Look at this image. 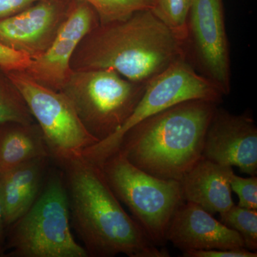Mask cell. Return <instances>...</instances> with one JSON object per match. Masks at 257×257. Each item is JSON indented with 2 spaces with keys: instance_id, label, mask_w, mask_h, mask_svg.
<instances>
[{
  "instance_id": "cell-14",
  "label": "cell",
  "mask_w": 257,
  "mask_h": 257,
  "mask_svg": "<svg viewBox=\"0 0 257 257\" xmlns=\"http://www.w3.org/2000/svg\"><path fill=\"white\" fill-rule=\"evenodd\" d=\"M232 167L202 157L180 181L184 202L193 203L210 214H222L234 205L229 179Z\"/></svg>"
},
{
  "instance_id": "cell-6",
  "label": "cell",
  "mask_w": 257,
  "mask_h": 257,
  "mask_svg": "<svg viewBox=\"0 0 257 257\" xmlns=\"http://www.w3.org/2000/svg\"><path fill=\"white\" fill-rule=\"evenodd\" d=\"M147 85L111 69L72 70L62 92L72 101L87 131L100 142L126 122Z\"/></svg>"
},
{
  "instance_id": "cell-10",
  "label": "cell",
  "mask_w": 257,
  "mask_h": 257,
  "mask_svg": "<svg viewBox=\"0 0 257 257\" xmlns=\"http://www.w3.org/2000/svg\"><path fill=\"white\" fill-rule=\"evenodd\" d=\"M74 0H41L0 19V42L32 60L43 55L68 18Z\"/></svg>"
},
{
  "instance_id": "cell-13",
  "label": "cell",
  "mask_w": 257,
  "mask_h": 257,
  "mask_svg": "<svg viewBox=\"0 0 257 257\" xmlns=\"http://www.w3.org/2000/svg\"><path fill=\"white\" fill-rule=\"evenodd\" d=\"M167 241L182 253L197 250L246 247L239 233L193 203L182 202L169 226Z\"/></svg>"
},
{
  "instance_id": "cell-4",
  "label": "cell",
  "mask_w": 257,
  "mask_h": 257,
  "mask_svg": "<svg viewBox=\"0 0 257 257\" xmlns=\"http://www.w3.org/2000/svg\"><path fill=\"white\" fill-rule=\"evenodd\" d=\"M26 214L10 226L5 249L13 257H89L70 229L63 172L51 170Z\"/></svg>"
},
{
  "instance_id": "cell-18",
  "label": "cell",
  "mask_w": 257,
  "mask_h": 257,
  "mask_svg": "<svg viewBox=\"0 0 257 257\" xmlns=\"http://www.w3.org/2000/svg\"><path fill=\"white\" fill-rule=\"evenodd\" d=\"M95 10L100 24L127 18L135 12L152 10L155 0H80Z\"/></svg>"
},
{
  "instance_id": "cell-15",
  "label": "cell",
  "mask_w": 257,
  "mask_h": 257,
  "mask_svg": "<svg viewBox=\"0 0 257 257\" xmlns=\"http://www.w3.org/2000/svg\"><path fill=\"white\" fill-rule=\"evenodd\" d=\"M50 159H35L0 174V198L6 227L26 214L40 195Z\"/></svg>"
},
{
  "instance_id": "cell-24",
  "label": "cell",
  "mask_w": 257,
  "mask_h": 257,
  "mask_svg": "<svg viewBox=\"0 0 257 257\" xmlns=\"http://www.w3.org/2000/svg\"><path fill=\"white\" fill-rule=\"evenodd\" d=\"M39 1L41 0H0V19L17 14Z\"/></svg>"
},
{
  "instance_id": "cell-25",
  "label": "cell",
  "mask_w": 257,
  "mask_h": 257,
  "mask_svg": "<svg viewBox=\"0 0 257 257\" xmlns=\"http://www.w3.org/2000/svg\"><path fill=\"white\" fill-rule=\"evenodd\" d=\"M5 228H6V225L5 222L4 211H3V204H2L1 198H0V256H5Z\"/></svg>"
},
{
  "instance_id": "cell-8",
  "label": "cell",
  "mask_w": 257,
  "mask_h": 257,
  "mask_svg": "<svg viewBox=\"0 0 257 257\" xmlns=\"http://www.w3.org/2000/svg\"><path fill=\"white\" fill-rule=\"evenodd\" d=\"M224 96L214 83L182 57L147 83L136 109L117 132L89 147L82 156L99 166L117 150L124 134L142 120L186 101L202 99L220 104Z\"/></svg>"
},
{
  "instance_id": "cell-16",
  "label": "cell",
  "mask_w": 257,
  "mask_h": 257,
  "mask_svg": "<svg viewBox=\"0 0 257 257\" xmlns=\"http://www.w3.org/2000/svg\"><path fill=\"white\" fill-rule=\"evenodd\" d=\"M41 157L51 159L47 144L37 124H0V174Z\"/></svg>"
},
{
  "instance_id": "cell-20",
  "label": "cell",
  "mask_w": 257,
  "mask_h": 257,
  "mask_svg": "<svg viewBox=\"0 0 257 257\" xmlns=\"http://www.w3.org/2000/svg\"><path fill=\"white\" fill-rule=\"evenodd\" d=\"M192 0H155L151 10L183 43L187 34V18Z\"/></svg>"
},
{
  "instance_id": "cell-23",
  "label": "cell",
  "mask_w": 257,
  "mask_h": 257,
  "mask_svg": "<svg viewBox=\"0 0 257 257\" xmlns=\"http://www.w3.org/2000/svg\"><path fill=\"white\" fill-rule=\"evenodd\" d=\"M185 257H256V251L246 247L197 250L183 252Z\"/></svg>"
},
{
  "instance_id": "cell-7",
  "label": "cell",
  "mask_w": 257,
  "mask_h": 257,
  "mask_svg": "<svg viewBox=\"0 0 257 257\" xmlns=\"http://www.w3.org/2000/svg\"><path fill=\"white\" fill-rule=\"evenodd\" d=\"M4 72L23 96L41 130L51 159L59 165L82 157L87 149L99 143L82 124L63 92L45 87L25 71Z\"/></svg>"
},
{
  "instance_id": "cell-21",
  "label": "cell",
  "mask_w": 257,
  "mask_h": 257,
  "mask_svg": "<svg viewBox=\"0 0 257 257\" xmlns=\"http://www.w3.org/2000/svg\"><path fill=\"white\" fill-rule=\"evenodd\" d=\"M231 191L239 197L238 206L257 210V177H241L233 172L229 179Z\"/></svg>"
},
{
  "instance_id": "cell-11",
  "label": "cell",
  "mask_w": 257,
  "mask_h": 257,
  "mask_svg": "<svg viewBox=\"0 0 257 257\" xmlns=\"http://www.w3.org/2000/svg\"><path fill=\"white\" fill-rule=\"evenodd\" d=\"M100 24L99 17L85 2L74 0L68 18L48 50L31 63L25 72L37 82L62 91L72 73L71 60L79 43Z\"/></svg>"
},
{
  "instance_id": "cell-12",
  "label": "cell",
  "mask_w": 257,
  "mask_h": 257,
  "mask_svg": "<svg viewBox=\"0 0 257 257\" xmlns=\"http://www.w3.org/2000/svg\"><path fill=\"white\" fill-rule=\"evenodd\" d=\"M202 157L219 165L257 175V126L248 115L216 107L204 138Z\"/></svg>"
},
{
  "instance_id": "cell-9",
  "label": "cell",
  "mask_w": 257,
  "mask_h": 257,
  "mask_svg": "<svg viewBox=\"0 0 257 257\" xmlns=\"http://www.w3.org/2000/svg\"><path fill=\"white\" fill-rule=\"evenodd\" d=\"M184 58L224 96L231 92V61L223 0H192L183 41Z\"/></svg>"
},
{
  "instance_id": "cell-2",
  "label": "cell",
  "mask_w": 257,
  "mask_h": 257,
  "mask_svg": "<svg viewBox=\"0 0 257 257\" xmlns=\"http://www.w3.org/2000/svg\"><path fill=\"white\" fill-rule=\"evenodd\" d=\"M184 57L182 40L151 10L99 24L79 43L72 70L109 69L128 80L148 83Z\"/></svg>"
},
{
  "instance_id": "cell-5",
  "label": "cell",
  "mask_w": 257,
  "mask_h": 257,
  "mask_svg": "<svg viewBox=\"0 0 257 257\" xmlns=\"http://www.w3.org/2000/svg\"><path fill=\"white\" fill-rule=\"evenodd\" d=\"M99 167L116 197L128 208L152 242L165 244L171 220L184 202L180 182L147 173L119 150Z\"/></svg>"
},
{
  "instance_id": "cell-1",
  "label": "cell",
  "mask_w": 257,
  "mask_h": 257,
  "mask_svg": "<svg viewBox=\"0 0 257 257\" xmlns=\"http://www.w3.org/2000/svg\"><path fill=\"white\" fill-rule=\"evenodd\" d=\"M60 166L70 220L88 256H170L123 209L99 166L83 156Z\"/></svg>"
},
{
  "instance_id": "cell-3",
  "label": "cell",
  "mask_w": 257,
  "mask_h": 257,
  "mask_svg": "<svg viewBox=\"0 0 257 257\" xmlns=\"http://www.w3.org/2000/svg\"><path fill=\"white\" fill-rule=\"evenodd\" d=\"M219 105L195 99L170 106L130 128L117 150L147 173L180 182L202 159L206 132Z\"/></svg>"
},
{
  "instance_id": "cell-22",
  "label": "cell",
  "mask_w": 257,
  "mask_h": 257,
  "mask_svg": "<svg viewBox=\"0 0 257 257\" xmlns=\"http://www.w3.org/2000/svg\"><path fill=\"white\" fill-rule=\"evenodd\" d=\"M32 59L23 52L13 50L0 42V69L8 71H25Z\"/></svg>"
},
{
  "instance_id": "cell-17",
  "label": "cell",
  "mask_w": 257,
  "mask_h": 257,
  "mask_svg": "<svg viewBox=\"0 0 257 257\" xmlns=\"http://www.w3.org/2000/svg\"><path fill=\"white\" fill-rule=\"evenodd\" d=\"M32 117L18 88L0 69V124L18 122L33 124Z\"/></svg>"
},
{
  "instance_id": "cell-19",
  "label": "cell",
  "mask_w": 257,
  "mask_h": 257,
  "mask_svg": "<svg viewBox=\"0 0 257 257\" xmlns=\"http://www.w3.org/2000/svg\"><path fill=\"white\" fill-rule=\"evenodd\" d=\"M221 222L239 233L245 246L257 251V210L234 205L220 214Z\"/></svg>"
}]
</instances>
